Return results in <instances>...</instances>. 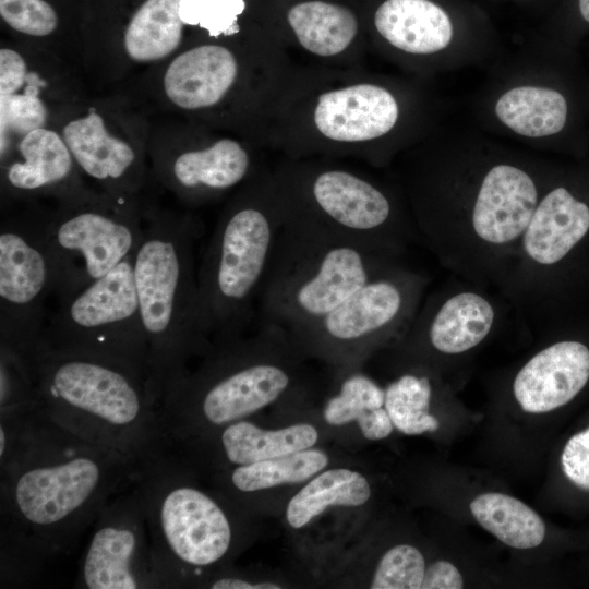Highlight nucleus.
<instances>
[{
    "label": "nucleus",
    "mask_w": 589,
    "mask_h": 589,
    "mask_svg": "<svg viewBox=\"0 0 589 589\" xmlns=\"http://www.w3.org/2000/svg\"><path fill=\"white\" fill-rule=\"evenodd\" d=\"M377 32L392 46L412 55H432L453 38L447 13L430 0H386L375 12Z\"/></svg>",
    "instance_id": "obj_23"
},
{
    "label": "nucleus",
    "mask_w": 589,
    "mask_h": 589,
    "mask_svg": "<svg viewBox=\"0 0 589 589\" xmlns=\"http://www.w3.org/2000/svg\"><path fill=\"white\" fill-rule=\"evenodd\" d=\"M188 468L164 450L137 467L154 567L161 588L181 587L224 560L232 524L209 494L189 482Z\"/></svg>",
    "instance_id": "obj_6"
},
{
    "label": "nucleus",
    "mask_w": 589,
    "mask_h": 589,
    "mask_svg": "<svg viewBox=\"0 0 589 589\" xmlns=\"http://www.w3.org/2000/svg\"><path fill=\"white\" fill-rule=\"evenodd\" d=\"M48 82L11 47L0 48V146L3 157L25 133L47 127Z\"/></svg>",
    "instance_id": "obj_21"
},
{
    "label": "nucleus",
    "mask_w": 589,
    "mask_h": 589,
    "mask_svg": "<svg viewBox=\"0 0 589 589\" xmlns=\"http://www.w3.org/2000/svg\"><path fill=\"white\" fill-rule=\"evenodd\" d=\"M540 197L522 168L497 164L483 176L469 213L473 237L483 245L505 248L519 242Z\"/></svg>",
    "instance_id": "obj_15"
},
{
    "label": "nucleus",
    "mask_w": 589,
    "mask_h": 589,
    "mask_svg": "<svg viewBox=\"0 0 589 589\" xmlns=\"http://www.w3.org/2000/svg\"><path fill=\"white\" fill-rule=\"evenodd\" d=\"M133 255L69 299L44 327L49 347L93 353L125 363L147 382L148 348L135 287Z\"/></svg>",
    "instance_id": "obj_9"
},
{
    "label": "nucleus",
    "mask_w": 589,
    "mask_h": 589,
    "mask_svg": "<svg viewBox=\"0 0 589 589\" xmlns=\"http://www.w3.org/2000/svg\"><path fill=\"white\" fill-rule=\"evenodd\" d=\"M261 325L254 339L214 349L211 362L169 392L158 411L165 446L189 437L200 422L216 428L242 420L288 389V369L266 353L277 327Z\"/></svg>",
    "instance_id": "obj_7"
},
{
    "label": "nucleus",
    "mask_w": 589,
    "mask_h": 589,
    "mask_svg": "<svg viewBox=\"0 0 589 589\" xmlns=\"http://www.w3.org/2000/svg\"><path fill=\"white\" fill-rule=\"evenodd\" d=\"M398 115V104L389 91L373 84H357L322 94L314 122L327 139L354 143L388 133Z\"/></svg>",
    "instance_id": "obj_18"
},
{
    "label": "nucleus",
    "mask_w": 589,
    "mask_h": 589,
    "mask_svg": "<svg viewBox=\"0 0 589 589\" xmlns=\"http://www.w3.org/2000/svg\"><path fill=\"white\" fill-rule=\"evenodd\" d=\"M181 0H145L130 19L122 37V50L134 63L158 62L180 46L183 23Z\"/></svg>",
    "instance_id": "obj_24"
},
{
    "label": "nucleus",
    "mask_w": 589,
    "mask_h": 589,
    "mask_svg": "<svg viewBox=\"0 0 589 589\" xmlns=\"http://www.w3.org/2000/svg\"><path fill=\"white\" fill-rule=\"evenodd\" d=\"M287 20L300 45L322 57L342 52L358 29L357 19L349 9L324 1L296 4L288 11Z\"/></svg>",
    "instance_id": "obj_27"
},
{
    "label": "nucleus",
    "mask_w": 589,
    "mask_h": 589,
    "mask_svg": "<svg viewBox=\"0 0 589 589\" xmlns=\"http://www.w3.org/2000/svg\"><path fill=\"white\" fill-rule=\"evenodd\" d=\"M81 175L62 135L47 127L25 133L1 157V188L7 199L52 195L60 205H68L98 196L84 188Z\"/></svg>",
    "instance_id": "obj_13"
},
{
    "label": "nucleus",
    "mask_w": 589,
    "mask_h": 589,
    "mask_svg": "<svg viewBox=\"0 0 589 589\" xmlns=\"http://www.w3.org/2000/svg\"><path fill=\"white\" fill-rule=\"evenodd\" d=\"M137 467L36 410L17 421L0 455L1 574L26 582L67 553Z\"/></svg>",
    "instance_id": "obj_2"
},
{
    "label": "nucleus",
    "mask_w": 589,
    "mask_h": 589,
    "mask_svg": "<svg viewBox=\"0 0 589 589\" xmlns=\"http://www.w3.org/2000/svg\"><path fill=\"white\" fill-rule=\"evenodd\" d=\"M470 512L480 526L508 546L532 549L545 537V524L540 515L510 495L480 494L470 503Z\"/></svg>",
    "instance_id": "obj_29"
},
{
    "label": "nucleus",
    "mask_w": 589,
    "mask_h": 589,
    "mask_svg": "<svg viewBox=\"0 0 589 589\" xmlns=\"http://www.w3.org/2000/svg\"><path fill=\"white\" fill-rule=\"evenodd\" d=\"M36 411L67 431L137 466L164 452L145 376L101 356L49 347L27 352Z\"/></svg>",
    "instance_id": "obj_3"
},
{
    "label": "nucleus",
    "mask_w": 589,
    "mask_h": 589,
    "mask_svg": "<svg viewBox=\"0 0 589 589\" xmlns=\"http://www.w3.org/2000/svg\"><path fill=\"white\" fill-rule=\"evenodd\" d=\"M306 204L283 206L284 219L375 249L397 253L402 231L387 195L363 178L339 169L310 180Z\"/></svg>",
    "instance_id": "obj_11"
},
{
    "label": "nucleus",
    "mask_w": 589,
    "mask_h": 589,
    "mask_svg": "<svg viewBox=\"0 0 589 589\" xmlns=\"http://www.w3.org/2000/svg\"><path fill=\"white\" fill-rule=\"evenodd\" d=\"M464 586L462 576L455 565L440 560L425 568L422 589H460Z\"/></svg>",
    "instance_id": "obj_38"
},
{
    "label": "nucleus",
    "mask_w": 589,
    "mask_h": 589,
    "mask_svg": "<svg viewBox=\"0 0 589 589\" xmlns=\"http://www.w3.org/2000/svg\"><path fill=\"white\" fill-rule=\"evenodd\" d=\"M494 111L505 127L527 137L556 134L567 120L565 97L558 91L536 85L506 91L496 100Z\"/></svg>",
    "instance_id": "obj_26"
},
{
    "label": "nucleus",
    "mask_w": 589,
    "mask_h": 589,
    "mask_svg": "<svg viewBox=\"0 0 589 589\" xmlns=\"http://www.w3.org/2000/svg\"><path fill=\"white\" fill-rule=\"evenodd\" d=\"M588 380V347L562 340L539 351L519 370L513 392L524 411L544 413L569 402Z\"/></svg>",
    "instance_id": "obj_17"
},
{
    "label": "nucleus",
    "mask_w": 589,
    "mask_h": 589,
    "mask_svg": "<svg viewBox=\"0 0 589 589\" xmlns=\"http://www.w3.org/2000/svg\"><path fill=\"white\" fill-rule=\"evenodd\" d=\"M425 574L422 553L409 544L389 549L380 560L372 589H420Z\"/></svg>",
    "instance_id": "obj_34"
},
{
    "label": "nucleus",
    "mask_w": 589,
    "mask_h": 589,
    "mask_svg": "<svg viewBox=\"0 0 589 589\" xmlns=\"http://www.w3.org/2000/svg\"><path fill=\"white\" fill-rule=\"evenodd\" d=\"M395 254L284 219L256 317L320 351L382 340L410 325L424 287Z\"/></svg>",
    "instance_id": "obj_1"
},
{
    "label": "nucleus",
    "mask_w": 589,
    "mask_h": 589,
    "mask_svg": "<svg viewBox=\"0 0 589 589\" xmlns=\"http://www.w3.org/2000/svg\"><path fill=\"white\" fill-rule=\"evenodd\" d=\"M317 438L316 429L306 423L263 430L250 421L239 420L224 426L219 443L225 459L240 466L311 448Z\"/></svg>",
    "instance_id": "obj_25"
},
{
    "label": "nucleus",
    "mask_w": 589,
    "mask_h": 589,
    "mask_svg": "<svg viewBox=\"0 0 589 589\" xmlns=\"http://www.w3.org/2000/svg\"><path fill=\"white\" fill-rule=\"evenodd\" d=\"M144 205L106 193L40 213L59 303L132 254L141 239Z\"/></svg>",
    "instance_id": "obj_8"
},
{
    "label": "nucleus",
    "mask_w": 589,
    "mask_h": 589,
    "mask_svg": "<svg viewBox=\"0 0 589 589\" xmlns=\"http://www.w3.org/2000/svg\"><path fill=\"white\" fill-rule=\"evenodd\" d=\"M244 9V0H181L179 14L184 25L199 26L218 37L239 32L238 17Z\"/></svg>",
    "instance_id": "obj_35"
},
{
    "label": "nucleus",
    "mask_w": 589,
    "mask_h": 589,
    "mask_svg": "<svg viewBox=\"0 0 589 589\" xmlns=\"http://www.w3.org/2000/svg\"><path fill=\"white\" fill-rule=\"evenodd\" d=\"M202 233V225L189 215L145 207L133 271L148 348V395L157 413L188 373L190 357L211 351L200 324L194 260Z\"/></svg>",
    "instance_id": "obj_4"
},
{
    "label": "nucleus",
    "mask_w": 589,
    "mask_h": 589,
    "mask_svg": "<svg viewBox=\"0 0 589 589\" xmlns=\"http://www.w3.org/2000/svg\"><path fill=\"white\" fill-rule=\"evenodd\" d=\"M37 406V389L27 359L0 347V416L29 413Z\"/></svg>",
    "instance_id": "obj_33"
},
{
    "label": "nucleus",
    "mask_w": 589,
    "mask_h": 589,
    "mask_svg": "<svg viewBox=\"0 0 589 589\" xmlns=\"http://www.w3.org/2000/svg\"><path fill=\"white\" fill-rule=\"evenodd\" d=\"M371 488L359 472L330 469L322 472L303 486L289 502L286 510L288 524L302 528L328 506H359L368 502Z\"/></svg>",
    "instance_id": "obj_30"
},
{
    "label": "nucleus",
    "mask_w": 589,
    "mask_h": 589,
    "mask_svg": "<svg viewBox=\"0 0 589 589\" xmlns=\"http://www.w3.org/2000/svg\"><path fill=\"white\" fill-rule=\"evenodd\" d=\"M0 15L12 29L36 38L50 36L59 23L46 0H0Z\"/></svg>",
    "instance_id": "obj_36"
},
{
    "label": "nucleus",
    "mask_w": 589,
    "mask_h": 589,
    "mask_svg": "<svg viewBox=\"0 0 589 589\" xmlns=\"http://www.w3.org/2000/svg\"><path fill=\"white\" fill-rule=\"evenodd\" d=\"M588 232V204L557 187L539 200L519 242L531 263L546 267L561 262Z\"/></svg>",
    "instance_id": "obj_20"
},
{
    "label": "nucleus",
    "mask_w": 589,
    "mask_h": 589,
    "mask_svg": "<svg viewBox=\"0 0 589 589\" xmlns=\"http://www.w3.org/2000/svg\"><path fill=\"white\" fill-rule=\"evenodd\" d=\"M384 402V388L368 375L352 373L327 401L323 414L332 425L357 421L363 436L376 441L387 437L394 429Z\"/></svg>",
    "instance_id": "obj_28"
},
{
    "label": "nucleus",
    "mask_w": 589,
    "mask_h": 589,
    "mask_svg": "<svg viewBox=\"0 0 589 589\" xmlns=\"http://www.w3.org/2000/svg\"><path fill=\"white\" fill-rule=\"evenodd\" d=\"M580 14L589 23V0H578Z\"/></svg>",
    "instance_id": "obj_40"
},
{
    "label": "nucleus",
    "mask_w": 589,
    "mask_h": 589,
    "mask_svg": "<svg viewBox=\"0 0 589 589\" xmlns=\"http://www.w3.org/2000/svg\"><path fill=\"white\" fill-rule=\"evenodd\" d=\"M134 480V479H133ZM83 589L161 588L134 481L99 512L75 581Z\"/></svg>",
    "instance_id": "obj_12"
},
{
    "label": "nucleus",
    "mask_w": 589,
    "mask_h": 589,
    "mask_svg": "<svg viewBox=\"0 0 589 589\" xmlns=\"http://www.w3.org/2000/svg\"><path fill=\"white\" fill-rule=\"evenodd\" d=\"M108 127L105 118L91 109L69 120L60 134L81 173L98 182L104 193L118 200H137L145 178L143 153Z\"/></svg>",
    "instance_id": "obj_14"
},
{
    "label": "nucleus",
    "mask_w": 589,
    "mask_h": 589,
    "mask_svg": "<svg viewBox=\"0 0 589 589\" xmlns=\"http://www.w3.org/2000/svg\"><path fill=\"white\" fill-rule=\"evenodd\" d=\"M495 309L484 296L461 291L449 296L423 313L421 330L433 349L445 354H458L478 346L495 323Z\"/></svg>",
    "instance_id": "obj_22"
},
{
    "label": "nucleus",
    "mask_w": 589,
    "mask_h": 589,
    "mask_svg": "<svg viewBox=\"0 0 589 589\" xmlns=\"http://www.w3.org/2000/svg\"><path fill=\"white\" fill-rule=\"evenodd\" d=\"M566 478L581 490L589 491V428L573 435L561 456Z\"/></svg>",
    "instance_id": "obj_37"
},
{
    "label": "nucleus",
    "mask_w": 589,
    "mask_h": 589,
    "mask_svg": "<svg viewBox=\"0 0 589 589\" xmlns=\"http://www.w3.org/2000/svg\"><path fill=\"white\" fill-rule=\"evenodd\" d=\"M385 389V409L397 430L418 435L437 430V419L430 414L432 385L425 375L404 374Z\"/></svg>",
    "instance_id": "obj_32"
},
{
    "label": "nucleus",
    "mask_w": 589,
    "mask_h": 589,
    "mask_svg": "<svg viewBox=\"0 0 589 589\" xmlns=\"http://www.w3.org/2000/svg\"><path fill=\"white\" fill-rule=\"evenodd\" d=\"M248 196L220 217L197 267L201 329L211 351L240 338L257 301L283 227L280 207Z\"/></svg>",
    "instance_id": "obj_5"
},
{
    "label": "nucleus",
    "mask_w": 589,
    "mask_h": 589,
    "mask_svg": "<svg viewBox=\"0 0 589 589\" xmlns=\"http://www.w3.org/2000/svg\"><path fill=\"white\" fill-rule=\"evenodd\" d=\"M235 55L224 46L202 45L176 56L163 76L166 98L176 107L196 110L218 104L238 76Z\"/></svg>",
    "instance_id": "obj_19"
},
{
    "label": "nucleus",
    "mask_w": 589,
    "mask_h": 589,
    "mask_svg": "<svg viewBox=\"0 0 589 589\" xmlns=\"http://www.w3.org/2000/svg\"><path fill=\"white\" fill-rule=\"evenodd\" d=\"M155 172L184 201H200L233 188L249 173L250 156L232 139H220L203 148L158 151Z\"/></svg>",
    "instance_id": "obj_16"
},
{
    "label": "nucleus",
    "mask_w": 589,
    "mask_h": 589,
    "mask_svg": "<svg viewBox=\"0 0 589 589\" xmlns=\"http://www.w3.org/2000/svg\"><path fill=\"white\" fill-rule=\"evenodd\" d=\"M328 464L327 455L318 449H304L249 465L235 466L229 476L232 488L252 493L284 483L302 482Z\"/></svg>",
    "instance_id": "obj_31"
},
{
    "label": "nucleus",
    "mask_w": 589,
    "mask_h": 589,
    "mask_svg": "<svg viewBox=\"0 0 589 589\" xmlns=\"http://www.w3.org/2000/svg\"><path fill=\"white\" fill-rule=\"evenodd\" d=\"M53 273L39 212L0 226V347L25 353L40 338Z\"/></svg>",
    "instance_id": "obj_10"
},
{
    "label": "nucleus",
    "mask_w": 589,
    "mask_h": 589,
    "mask_svg": "<svg viewBox=\"0 0 589 589\" xmlns=\"http://www.w3.org/2000/svg\"><path fill=\"white\" fill-rule=\"evenodd\" d=\"M213 589H279L273 582H251L240 577L224 576L211 582Z\"/></svg>",
    "instance_id": "obj_39"
}]
</instances>
